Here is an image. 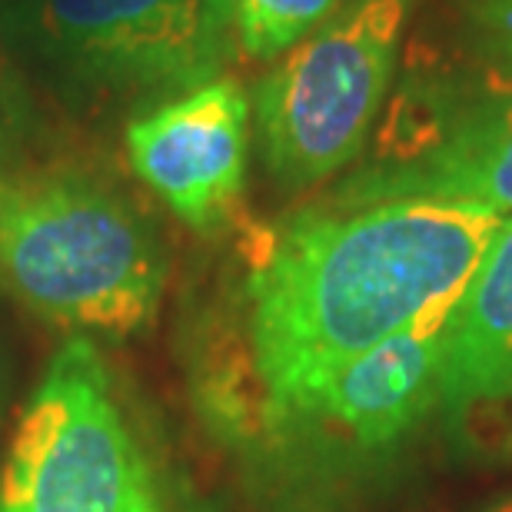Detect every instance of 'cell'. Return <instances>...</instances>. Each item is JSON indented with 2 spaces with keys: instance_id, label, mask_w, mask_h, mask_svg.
Instances as JSON below:
<instances>
[{
  "instance_id": "obj_1",
  "label": "cell",
  "mask_w": 512,
  "mask_h": 512,
  "mask_svg": "<svg viewBox=\"0 0 512 512\" xmlns=\"http://www.w3.org/2000/svg\"><path fill=\"white\" fill-rule=\"evenodd\" d=\"M499 227L503 213L449 200L326 197L300 210L250 263L240 326L203 380L213 419L270 443L353 356L446 326Z\"/></svg>"
},
{
  "instance_id": "obj_2",
  "label": "cell",
  "mask_w": 512,
  "mask_h": 512,
  "mask_svg": "<svg viewBox=\"0 0 512 512\" xmlns=\"http://www.w3.org/2000/svg\"><path fill=\"white\" fill-rule=\"evenodd\" d=\"M163 253L124 197L77 173L0 180V280L47 323L130 340L157 316Z\"/></svg>"
},
{
  "instance_id": "obj_3",
  "label": "cell",
  "mask_w": 512,
  "mask_h": 512,
  "mask_svg": "<svg viewBox=\"0 0 512 512\" xmlns=\"http://www.w3.org/2000/svg\"><path fill=\"white\" fill-rule=\"evenodd\" d=\"M343 203L449 200L512 210V74L483 50H423L383 107L373 160L330 193Z\"/></svg>"
},
{
  "instance_id": "obj_4",
  "label": "cell",
  "mask_w": 512,
  "mask_h": 512,
  "mask_svg": "<svg viewBox=\"0 0 512 512\" xmlns=\"http://www.w3.org/2000/svg\"><path fill=\"white\" fill-rule=\"evenodd\" d=\"M0 512H187L90 336H70L27 399Z\"/></svg>"
},
{
  "instance_id": "obj_5",
  "label": "cell",
  "mask_w": 512,
  "mask_h": 512,
  "mask_svg": "<svg viewBox=\"0 0 512 512\" xmlns=\"http://www.w3.org/2000/svg\"><path fill=\"white\" fill-rule=\"evenodd\" d=\"M413 7L350 0L260 80L256 140L283 187L323 183L363 153L393 90Z\"/></svg>"
},
{
  "instance_id": "obj_6",
  "label": "cell",
  "mask_w": 512,
  "mask_h": 512,
  "mask_svg": "<svg viewBox=\"0 0 512 512\" xmlns=\"http://www.w3.org/2000/svg\"><path fill=\"white\" fill-rule=\"evenodd\" d=\"M0 34L87 94H190L233 57L230 0H7Z\"/></svg>"
},
{
  "instance_id": "obj_7",
  "label": "cell",
  "mask_w": 512,
  "mask_h": 512,
  "mask_svg": "<svg viewBox=\"0 0 512 512\" xmlns=\"http://www.w3.org/2000/svg\"><path fill=\"white\" fill-rule=\"evenodd\" d=\"M250 100L220 77L163 104L127 127V157L137 177L200 233L233 217L247 180Z\"/></svg>"
},
{
  "instance_id": "obj_8",
  "label": "cell",
  "mask_w": 512,
  "mask_h": 512,
  "mask_svg": "<svg viewBox=\"0 0 512 512\" xmlns=\"http://www.w3.org/2000/svg\"><path fill=\"white\" fill-rule=\"evenodd\" d=\"M443 330H409L353 356L283 419L266 446H389L439 396Z\"/></svg>"
},
{
  "instance_id": "obj_9",
  "label": "cell",
  "mask_w": 512,
  "mask_h": 512,
  "mask_svg": "<svg viewBox=\"0 0 512 512\" xmlns=\"http://www.w3.org/2000/svg\"><path fill=\"white\" fill-rule=\"evenodd\" d=\"M439 399L476 433H489L496 416L512 429V217L489 240L446 320Z\"/></svg>"
},
{
  "instance_id": "obj_10",
  "label": "cell",
  "mask_w": 512,
  "mask_h": 512,
  "mask_svg": "<svg viewBox=\"0 0 512 512\" xmlns=\"http://www.w3.org/2000/svg\"><path fill=\"white\" fill-rule=\"evenodd\" d=\"M240 47L253 60H273L330 20L340 0H230Z\"/></svg>"
},
{
  "instance_id": "obj_11",
  "label": "cell",
  "mask_w": 512,
  "mask_h": 512,
  "mask_svg": "<svg viewBox=\"0 0 512 512\" xmlns=\"http://www.w3.org/2000/svg\"><path fill=\"white\" fill-rule=\"evenodd\" d=\"M473 47L512 74V0H459Z\"/></svg>"
},
{
  "instance_id": "obj_12",
  "label": "cell",
  "mask_w": 512,
  "mask_h": 512,
  "mask_svg": "<svg viewBox=\"0 0 512 512\" xmlns=\"http://www.w3.org/2000/svg\"><path fill=\"white\" fill-rule=\"evenodd\" d=\"M489 512H512V499H506V503H499V506H493Z\"/></svg>"
}]
</instances>
